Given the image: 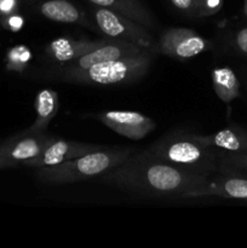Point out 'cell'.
Returning a JSON list of instances; mask_svg holds the SVG:
<instances>
[{
  "label": "cell",
  "mask_w": 247,
  "mask_h": 248,
  "mask_svg": "<svg viewBox=\"0 0 247 248\" xmlns=\"http://www.w3.org/2000/svg\"><path fill=\"white\" fill-rule=\"evenodd\" d=\"M207 178L177 169L142 152L131 154L125 161L97 179L107 186L140 195L183 199L188 191Z\"/></svg>",
  "instance_id": "cell-1"
},
{
  "label": "cell",
  "mask_w": 247,
  "mask_h": 248,
  "mask_svg": "<svg viewBox=\"0 0 247 248\" xmlns=\"http://www.w3.org/2000/svg\"><path fill=\"white\" fill-rule=\"evenodd\" d=\"M143 153L189 173H218L217 150L205 147L193 133H173L156 140Z\"/></svg>",
  "instance_id": "cell-2"
},
{
  "label": "cell",
  "mask_w": 247,
  "mask_h": 248,
  "mask_svg": "<svg viewBox=\"0 0 247 248\" xmlns=\"http://www.w3.org/2000/svg\"><path fill=\"white\" fill-rule=\"evenodd\" d=\"M133 153L131 148L104 147L53 166L38 167L36 178L43 184L50 186L92 181L125 161Z\"/></svg>",
  "instance_id": "cell-3"
},
{
  "label": "cell",
  "mask_w": 247,
  "mask_h": 248,
  "mask_svg": "<svg viewBox=\"0 0 247 248\" xmlns=\"http://www.w3.org/2000/svg\"><path fill=\"white\" fill-rule=\"evenodd\" d=\"M153 51L145 50L138 55L98 63L86 69H61L60 75L63 80L74 84L99 86L130 84L147 74L153 62Z\"/></svg>",
  "instance_id": "cell-4"
},
{
  "label": "cell",
  "mask_w": 247,
  "mask_h": 248,
  "mask_svg": "<svg viewBox=\"0 0 247 248\" xmlns=\"http://www.w3.org/2000/svg\"><path fill=\"white\" fill-rule=\"evenodd\" d=\"M92 16L96 22L97 28L108 38L130 41L144 50L153 51V48L155 47L154 36L150 34L149 29L138 22L118 12L96 5L92 9Z\"/></svg>",
  "instance_id": "cell-5"
},
{
  "label": "cell",
  "mask_w": 247,
  "mask_h": 248,
  "mask_svg": "<svg viewBox=\"0 0 247 248\" xmlns=\"http://www.w3.org/2000/svg\"><path fill=\"white\" fill-rule=\"evenodd\" d=\"M156 46L162 55L185 60L208 50L212 44L191 29L170 28L160 36Z\"/></svg>",
  "instance_id": "cell-6"
},
{
  "label": "cell",
  "mask_w": 247,
  "mask_h": 248,
  "mask_svg": "<svg viewBox=\"0 0 247 248\" xmlns=\"http://www.w3.org/2000/svg\"><path fill=\"white\" fill-rule=\"evenodd\" d=\"M145 51L140 46L130 41L121 40V39L108 38L103 39L102 44H99L97 47L91 50L90 52L75 58L68 65L63 67L62 69L77 70V69H86L91 65L98 64V63L110 62V61L120 60L124 57H130V56L138 55V53Z\"/></svg>",
  "instance_id": "cell-7"
},
{
  "label": "cell",
  "mask_w": 247,
  "mask_h": 248,
  "mask_svg": "<svg viewBox=\"0 0 247 248\" xmlns=\"http://www.w3.org/2000/svg\"><path fill=\"white\" fill-rule=\"evenodd\" d=\"M103 125L118 135L138 140L147 137L155 128V121L138 111L109 110L96 116Z\"/></svg>",
  "instance_id": "cell-8"
},
{
  "label": "cell",
  "mask_w": 247,
  "mask_h": 248,
  "mask_svg": "<svg viewBox=\"0 0 247 248\" xmlns=\"http://www.w3.org/2000/svg\"><path fill=\"white\" fill-rule=\"evenodd\" d=\"M206 196L247 200V177L223 173L213 177L212 174L200 186L188 191L183 199L206 198Z\"/></svg>",
  "instance_id": "cell-9"
},
{
  "label": "cell",
  "mask_w": 247,
  "mask_h": 248,
  "mask_svg": "<svg viewBox=\"0 0 247 248\" xmlns=\"http://www.w3.org/2000/svg\"><path fill=\"white\" fill-rule=\"evenodd\" d=\"M102 148L104 147L97 144H89V143L75 142V140L55 138L52 143L39 156L23 162L27 166L36 167V169L44 166H53V165L61 164L63 161H68V160L82 156L87 153L96 152V150L102 149Z\"/></svg>",
  "instance_id": "cell-10"
},
{
  "label": "cell",
  "mask_w": 247,
  "mask_h": 248,
  "mask_svg": "<svg viewBox=\"0 0 247 248\" xmlns=\"http://www.w3.org/2000/svg\"><path fill=\"white\" fill-rule=\"evenodd\" d=\"M205 147L225 153L247 152V130L240 126H229L210 136L195 135Z\"/></svg>",
  "instance_id": "cell-11"
},
{
  "label": "cell",
  "mask_w": 247,
  "mask_h": 248,
  "mask_svg": "<svg viewBox=\"0 0 247 248\" xmlns=\"http://www.w3.org/2000/svg\"><path fill=\"white\" fill-rule=\"evenodd\" d=\"M102 41H103V39L91 41L87 40V39L74 40V39L69 38H58L51 41L46 46L45 51L47 57L52 58L56 62L70 63L75 58L93 50L99 44H102Z\"/></svg>",
  "instance_id": "cell-12"
},
{
  "label": "cell",
  "mask_w": 247,
  "mask_h": 248,
  "mask_svg": "<svg viewBox=\"0 0 247 248\" xmlns=\"http://www.w3.org/2000/svg\"><path fill=\"white\" fill-rule=\"evenodd\" d=\"M89 1L96 6L106 7L111 11L124 15L148 29L156 28L154 16L139 0H89Z\"/></svg>",
  "instance_id": "cell-13"
},
{
  "label": "cell",
  "mask_w": 247,
  "mask_h": 248,
  "mask_svg": "<svg viewBox=\"0 0 247 248\" xmlns=\"http://www.w3.org/2000/svg\"><path fill=\"white\" fill-rule=\"evenodd\" d=\"M55 140L53 136L46 132L31 133L17 140L9 150V156L12 161H27L39 156Z\"/></svg>",
  "instance_id": "cell-14"
},
{
  "label": "cell",
  "mask_w": 247,
  "mask_h": 248,
  "mask_svg": "<svg viewBox=\"0 0 247 248\" xmlns=\"http://www.w3.org/2000/svg\"><path fill=\"white\" fill-rule=\"evenodd\" d=\"M40 12L44 17L62 23H79L89 26L90 22L85 15L68 0H46L40 5Z\"/></svg>",
  "instance_id": "cell-15"
},
{
  "label": "cell",
  "mask_w": 247,
  "mask_h": 248,
  "mask_svg": "<svg viewBox=\"0 0 247 248\" xmlns=\"http://www.w3.org/2000/svg\"><path fill=\"white\" fill-rule=\"evenodd\" d=\"M36 120L29 128L31 133L45 132L48 124L51 123L58 111V94L50 89L41 90L35 98Z\"/></svg>",
  "instance_id": "cell-16"
},
{
  "label": "cell",
  "mask_w": 247,
  "mask_h": 248,
  "mask_svg": "<svg viewBox=\"0 0 247 248\" xmlns=\"http://www.w3.org/2000/svg\"><path fill=\"white\" fill-rule=\"evenodd\" d=\"M213 89L218 98L224 103H230L240 94V82L230 68H217L212 72Z\"/></svg>",
  "instance_id": "cell-17"
},
{
  "label": "cell",
  "mask_w": 247,
  "mask_h": 248,
  "mask_svg": "<svg viewBox=\"0 0 247 248\" xmlns=\"http://www.w3.org/2000/svg\"><path fill=\"white\" fill-rule=\"evenodd\" d=\"M218 173L247 177V152L225 153L217 150Z\"/></svg>",
  "instance_id": "cell-18"
},
{
  "label": "cell",
  "mask_w": 247,
  "mask_h": 248,
  "mask_svg": "<svg viewBox=\"0 0 247 248\" xmlns=\"http://www.w3.org/2000/svg\"><path fill=\"white\" fill-rule=\"evenodd\" d=\"M223 0H196L198 17H208L222 9Z\"/></svg>",
  "instance_id": "cell-19"
},
{
  "label": "cell",
  "mask_w": 247,
  "mask_h": 248,
  "mask_svg": "<svg viewBox=\"0 0 247 248\" xmlns=\"http://www.w3.org/2000/svg\"><path fill=\"white\" fill-rule=\"evenodd\" d=\"M171 4L179 10L181 12L185 14L189 17H198L196 11V0H170Z\"/></svg>",
  "instance_id": "cell-20"
},
{
  "label": "cell",
  "mask_w": 247,
  "mask_h": 248,
  "mask_svg": "<svg viewBox=\"0 0 247 248\" xmlns=\"http://www.w3.org/2000/svg\"><path fill=\"white\" fill-rule=\"evenodd\" d=\"M234 46L239 52L247 56V27L239 29L234 35Z\"/></svg>",
  "instance_id": "cell-21"
},
{
  "label": "cell",
  "mask_w": 247,
  "mask_h": 248,
  "mask_svg": "<svg viewBox=\"0 0 247 248\" xmlns=\"http://www.w3.org/2000/svg\"><path fill=\"white\" fill-rule=\"evenodd\" d=\"M10 26L14 31H18L22 26H23V18L19 16H12L10 18Z\"/></svg>",
  "instance_id": "cell-22"
},
{
  "label": "cell",
  "mask_w": 247,
  "mask_h": 248,
  "mask_svg": "<svg viewBox=\"0 0 247 248\" xmlns=\"http://www.w3.org/2000/svg\"><path fill=\"white\" fill-rule=\"evenodd\" d=\"M15 7V0H0V10L10 12Z\"/></svg>",
  "instance_id": "cell-23"
},
{
  "label": "cell",
  "mask_w": 247,
  "mask_h": 248,
  "mask_svg": "<svg viewBox=\"0 0 247 248\" xmlns=\"http://www.w3.org/2000/svg\"><path fill=\"white\" fill-rule=\"evenodd\" d=\"M1 161H2V160H1V156H0V165H1Z\"/></svg>",
  "instance_id": "cell-24"
}]
</instances>
